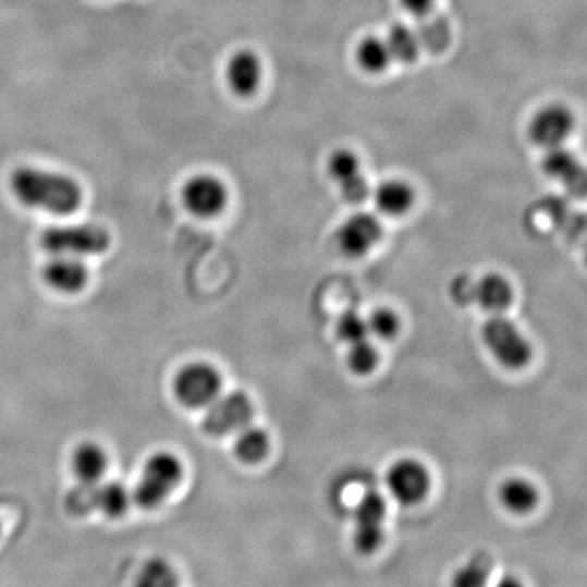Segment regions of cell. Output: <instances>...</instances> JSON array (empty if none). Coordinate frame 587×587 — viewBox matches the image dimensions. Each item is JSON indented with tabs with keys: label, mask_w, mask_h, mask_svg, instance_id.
Wrapping results in <instances>:
<instances>
[{
	"label": "cell",
	"mask_w": 587,
	"mask_h": 587,
	"mask_svg": "<svg viewBox=\"0 0 587 587\" xmlns=\"http://www.w3.org/2000/svg\"><path fill=\"white\" fill-rule=\"evenodd\" d=\"M334 331H337V337L346 344L356 343V341L364 340V338H369L366 318L360 317L356 310H347L341 314L338 317Z\"/></svg>",
	"instance_id": "27"
},
{
	"label": "cell",
	"mask_w": 587,
	"mask_h": 587,
	"mask_svg": "<svg viewBox=\"0 0 587 587\" xmlns=\"http://www.w3.org/2000/svg\"><path fill=\"white\" fill-rule=\"evenodd\" d=\"M270 436L265 429L245 426L237 431V438H235V457L247 465L260 464L270 452Z\"/></svg>",
	"instance_id": "21"
},
{
	"label": "cell",
	"mask_w": 587,
	"mask_h": 587,
	"mask_svg": "<svg viewBox=\"0 0 587 587\" xmlns=\"http://www.w3.org/2000/svg\"><path fill=\"white\" fill-rule=\"evenodd\" d=\"M481 338L491 356L510 370H521L533 359V344L523 331L503 314H493L484 327Z\"/></svg>",
	"instance_id": "2"
},
{
	"label": "cell",
	"mask_w": 587,
	"mask_h": 587,
	"mask_svg": "<svg viewBox=\"0 0 587 587\" xmlns=\"http://www.w3.org/2000/svg\"><path fill=\"white\" fill-rule=\"evenodd\" d=\"M10 189L26 208L68 216L81 208L84 193L71 176L35 167H19L10 173Z\"/></svg>",
	"instance_id": "1"
},
{
	"label": "cell",
	"mask_w": 587,
	"mask_h": 587,
	"mask_svg": "<svg viewBox=\"0 0 587 587\" xmlns=\"http://www.w3.org/2000/svg\"><path fill=\"white\" fill-rule=\"evenodd\" d=\"M490 572L481 562H470L452 576V587H488Z\"/></svg>",
	"instance_id": "28"
},
{
	"label": "cell",
	"mask_w": 587,
	"mask_h": 587,
	"mask_svg": "<svg viewBox=\"0 0 587 587\" xmlns=\"http://www.w3.org/2000/svg\"><path fill=\"white\" fill-rule=\"evenodd\" d=\"M182 478V462L176 455L170 452L154 454L144 465L134 500L143 510H156L179 488Z\"/></svg>",
	"instance_id": "3"
},
{
	"label": "cell",
	"mask_w": 587,
	"mask_h": 587,
	"mask_svg": "<svg viewBox=\"0 0 587 587\" xmlns=\"http://www.w3.org/2000/svg\"><path fill=\"white\" fill-rule=\"evenodd\" d=\"M225 81L237 97H254L264 81V62L250 49H241L229 58Z\"/></svg>",
	"instance_id": "14"
},
{
	"label": "cell",
	"mask_w": 587,
	"mask_h": 587,
	"mask_svg": "<svg viewBox=\"0 0 587 587\" xmlns=\"http://www.w3.org/2000/svg\"><path fill=\"white\" fill-rule=\"evenodd\" d=\"M542 167L547 175L560 180L563 185L568 186L573 192H579V195L585 193V169L565 147H553V149L547 150Z\"/></svg>",
	"instance_id": "16"
},
{
	"label": "cell",
	"mask_w": 587,
	"mask_h": 587,
	"mask_svg": "<svg viewBox=\"0 0 587 587\" xmlns=\"http://www.w3.org/2000/svg\"><path fill=\"white\" fill-rule=\"evenodd\" d=\"M389 46L386 38L379 36H366L356 46V62L364 72L370 75L382 74L390 68L392 62Z\"/></svg>",
	"instance_id": "22"
},
{
	"label": "cell",
	"mask_w": 587,
	"mask_h": 587,
	"mask_svg": "<svg viewBox=\"0 0 587 587\" xmlns=\"http://www.w3.org/2000/svg\"><path fill=\"white\" fill-rule=\"evenodd\" d=\"M254 413V403L247 393L239 390L225 393L209 403L208 412L203 418V429L206 435L224 438L250 425Z\"/></svg>",
	"instance_id": "7"
},
{
	"label": "cell",
	"mask_w": 587,
	"mask_h": 587,
	"mask_svg": "<svg viewBox=\"0 0 587 587\" xmlns=\"http://www.w3.org/2000/svg\"><path fill=\"white\" fill-rule=\"evenodd\" d=\"M222 379L212 364L192 363L176 374L173 392L186 408H205L221 392Z\"/></svg>",
	"instance_id": "6"
},
{
	"label": "cell",
	"mask_w": 587,
	"mask_h": 587,
	"mask_svg": "<svg viewBox=\"0 0 587 587\" xmlns=\"http://www.w3.org/2000/svg\"><path fill=\"white\" fill-rule=\"evenodd\" d=\"M377 211L389 218H400L412 209L415 192L412 185L403 180H386L372 193Z\"/></svg>",
	"instance_id": "18"
},
{
	"label": "cell",
	"mask_w": 587,
	"mask_h": 587,
	"mask_svg": "<svg viewBox=\"0 0 587 587\" xmlns=\"http://www.w3.org/2000/svg\"><path fill=\"white\" fill-rule=\"evenodd\" d=\"M131 494L121 481L78 484L65 497V510L72 516H87L100 511L108 517H121L130 507Z\"/></svg>",
	"instance_id": "4"
},
{
	"label": "cell",
	"mask_w": 587,
	"mask_h": 587,
	"mask_svg": "<svg viewBox=\"0 0 587 587\" xmlns=\"http://www.w3.org/2000/svg\"><path fill=\"white\" fill-rule=\"evenodd\" d=\"M108 468V455L95 442H84L72 454V472L81 484H97Z\"/></svg>",
	"instance_id": "19"
},
{
	"label": "cell",
	"mask_w": 587,
	"mask_h": 587,
	"mask_svg": "<svg viewBox=\"0 0 587 587\" xmlns=\"http://www.w3.org/2000/svg\"><path fill=\"white\" fill-rule=\"evenodd\" d=\"M514 301L510 281L500 273H488L475 281L474 304L490 314H504Z\"/></svg>",
	"instance_id": "17"
},
{
	"label": "cell",
	"mask_w": 587,
	"mask_h": 587,
	"mask_svg": "<svg viewBox=\"0 0 587 587\" xmlns=\"http://www.w3.org/2000/svg\"><path fill=\"white\" fill-rule=\"evenodd\" d=\"M367 331L382 341H390L399 334L400 318L392 308H376L369 318H366Z\"/></svg>",
	"instance_id": "26"
},
{
	"label": "cell",
	"mask_w": 587,
	"mask_h": 587,
	"mask_svg": "<svg viewBox=\"0 0 587 587\" xmlns=\"http://www.w3.org/2000/svg\"><path fill=\"white\" fill-rule=\"evenodd\" d=\"M474 284L475 281L467 274L455 278L451 284L452 298L461 305L474 304Z\"/></svg>",
	"instance_id": "29"
},
{
	"label": "cell",
	"mask_w": 587,
	"mask_h": 587,
	"mask_svg": "<svg viewBox=\"0 0 587 587\" xmlns=\"http://www.w3.org/2000/svg\"><path fill=\"white\" fill-rule=\"evenodd\" d=\"M382 234V224L376 216L370 212H354L338 229V248L346 257L360 258L379 244Z\"/></svg>",
	"instance_id": "12"
},
{
	"label": "cell",
	"mask_w": 587,
	"mask_h": 587,
	"mask_svg": "<svg viewBox=\"0 0 587 587\" xmlns=\"http://www.w3.org/2000/svg\"><path fill=\"white\" fill-rule=\"evenodd\" d=\"M436 0H400V5L403 10L413 16H425L431 12L435 7Z\"/></svg>",
	"instance_id": "30"
},
{
	"label": "cell",
	"mask_w": 587,
	"mask_h": 587,
	"mask_svg": "<svg viewBox=\"0 0 587 587\" xmlns=\"http://www.w3.org/2000/svg\"><path fill=\"white\" fill-rule=\"evenodd\" d=\"M494 587H524V585L514 576H506V578L500 579Z\"/></svg>",
	"instance_id": "31"
},
{
	"label": "cell",
	"mask_w": 587,
	"mask_h": 587,
	"mask_svg": "<svg viewBox=\"0 0 587 587\" xmlns=\"http://www.w3.org/2000/svg\"><path fill=\"white\" fill-rule=\"evenodd\" d=\"M500 501L510 513L529 514L539 504V490L526 478L511 477L500 487Z\"/></svg>",
	"instance_id": "20"
},
{
	"label": "cell",
	"mask_w": 587,
	"mask_h": 587,
	"mask_svg": "<svg viewBox=\"0 0 587 587\" xmlns=\"http://www.w3.org/2000/svg\"><path fill=\"white\" fill-rule=\"evenodd\" d=\"M42 278L51 290L62 294H75L87 284L88 271L78 258L56 257L46 265Z\"/></svg>",
	"instance_id": "15"
},
{
	"label": "cell",
	"mask_w": 587,
	"mask_h": 587,
	"mask_svg": "<svg viewBox=\"0 0 587 587\" xmlns=\"http://www.w3.org/2000/svg\"><path fill=\"white\" fill-rule=\"evenodd\" d=\"M575 130V117L565 105H547L540 108L530 120L527 134L536 146L549 150L560 147L572 136Z\"/></svg>",
	"instance_id": "10"
},
{
	"label": "cell",
	"mask_w": 587,
	"mask_h": 587,
	"mask_svg": "<svg viewBox=\"0 0 587 587\" xmlns=\"http://www.w3.org/2000/svg\"><path fill=\"white\" fill-rule=\"evenodd\" d=\"M386 42L392 59L403 62V64L415 62L419 56L418 36L405 23H395V25L390 26Z\"/></svg>",
	"instance_id": "23"
},
{
	"label": "cell",
	"mask_w": 587,
	"mask_h": 587,
	"mask_svg": "<svg viewBox=\"0 0 587 587\" xmlns=\"http://www.w3.org/2000/svg\"><path fill=\"white\" fill-rule=\"evenodd\" d=\"M110 234L100 225H59L41 235V245L56 257H91L110 247Z\"/></svg>",
	"instance_id": "5"
},
{
	"label": "cell",
	"mask_w": 587,
	"mask_h": 587,
	"mask_svg": "<svg viewBox=\"0 0 587 587\" xmlns=\"http://www.w3.org/2000/svg\"><path fill=\"white\" fill-rule=\"evenodd\" d=\"M350 350L346 354L347 369L356 376H369L379 366V351L374 346L369 338L347 344Z\"/></svg>",
	"instance_id": "25"
},
{
	"label": "cell",
	"mask_w": 587,
	"mask_h": 587,
	"mask_svg": "<svg viewBox=\"0 0 587 587\" xmlns=\"http://www.w3.org/2000/svg\"><path fill=\"white\" fill-rule=\"evenodd\" d=\"M328 173L340 186L341 196L350 205H360L370 196L369 183L360 173V162L350 149H337L328 159Z\"/></svg>",
	"instance_id": "13"
},
{
	"label": "cell",
	"mask_w": 587,
	"mask_h": 587,
	"mask_svg": "<svg viewBox=\"0 0 587 587\" xmlns=\"http://www.w3.org/2000/svg\"><path fill=\"white\" fill-rule=\"evenodd\" d=\"M387 503L377 491H366L354 507L353 543L357 552L369 555L383 542Z\"/></svg>",
	"instance_id": "8"
},
{
	"label": "cell",
	"mask_w": 587,
	"mask_h": 587,
	"mask_svg": "<svg viewBox=\"0 0 587 587\" xmlns=\"http://www.w3.org/2000/svg\"><path fill=\"white\" fill-rule=\"evenodd\" d=\"M182 196L186 209L203 219L221 215L229 201L228 186L208 173L192 176L183 186Z\"/></svg>",
	"instance_id": "11"
},
{
	"label": "cell",
	"mask_w": 587,
	"mask_h": 587,
	"mask_svg": "<svg viewBox=\"0 0 587 587\" xmlns=\"http://www.w3.org/2000/svg\"><path fill=\"white\" fill-rule=\"evenodd\" d=\"M386 485L403 506L421 503L431 487L428 468L416 458H400L387 472Z\"/></svg>",
	"instance_id": "9"
},
{
	"label": "cell",
	"mask_w": 587,
	"mask_h": 587,
	"mask_svg": "<svg viewBox=\"0 0 587 587\" xmlns=\"http://www.w3.org/2000/svg\"><path fill=\"white\" fill-rule=\"evenodd\" d=\"M134 587H179V573L169 560L154 557L137 573Z\"/></svg>",
	"instance_id": "24"
}]
</instances>
